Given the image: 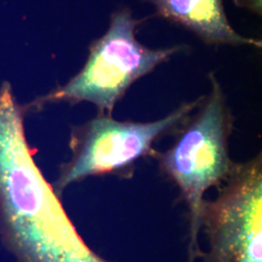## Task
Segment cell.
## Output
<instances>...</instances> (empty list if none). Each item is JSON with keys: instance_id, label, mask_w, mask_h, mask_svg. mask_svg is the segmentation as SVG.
Returning <instances> with one entry per match:
<instances>
[{"instance_id": "5", "label": "cell", "mask_w": 262, "mask_h": 262, "mask_svg": "<svg viewBox=\"0 0 262 262\" xmlns=\"http://www.w3.org/2000/svg\"><path fill=\"white\" fill-rule=\"evenodd\" d=\"M215 198L206 199L202 229L209 262H262V156L235 162Z\"/></svg>"}, {"instance_id": "4", "label": "cell", "mask_w": 262, "mask_h": 262, "mask_svg": "<svg viewBox=\"0 0 262 262\" xmlns=\"http://www.w3.org/2000/svg\"><path fill=\"white\" fill-rule=\"evenodd\" d=\"M202 99L203 95L184 102L165 117L150 122H122L97 114L71 134L72 156L62 166L54 187L57 196L68 186L89 177L131 178L136 162L145 157L152 158L157 151L155 144L176 134Z\"/></svg>"}, {"instance_id": "7", "label": "cell", "mask_w": 262, "mask_h": 262, "mask_svg": "<svg viewBox=\"0 0 262 262\" xmlns=\"http://www.w3.org/2000/svg\"><path fill=\"white\" fill-rule=\"evenodd\" d=\"M235 4L241 8L251 10L255 14L261 15V0H233Z\"/></svg>"}, {"instance_id": "1", "label": "cell", "mask_w": 262, "mask_h": 262, "mask_svg": "<svg viewBox=\"0 0 262 262\" xmlns=\"http://www.w3.org/2000/svg\"><path fill=\"white\" fill-rule=\"evenodd\" d=\"M0 221L25 262H110L84 244L36 166L9 85L0 91Z\"/></svg>"}, {"instance_id": "6", "label": "cell", "mask_w": 262, "mask_h": 262, "mask_svg": "<svg viewBox=\"0 0 262 262\" xmlns=\"http://www.w3.org/2000/svg\"><path fill=\"white\" fill-rule=\"evenodd\" d=\"M157 14L193 32L207 44L262 47L260 40L238 33L226 17L224 0H143Z\"/></svg>"}, {"instance_id": "3", "label": "cell", "mask_w": 262, "mask_h": 262, "mask_svg": "<svg viewBox=\"0 0 262 262\" xmlns=\"http://www.w3.org/2000/svg\"><path fill=\"white\" fill-rule=\"evenodd\" d=\"M140 23L128 8L114 12L107 31L92 45L83 69L63 86L43 97L42 102L84 101L94 105L99 115L112 116L131 84L186 48L146 47L136 38Z\"/></svg>"}, {"instance_id": "2", "label": "cell", "mask_w": 262, "mask_h": 262, "mask_svg": "<svg viewBox=\"0 0 262 262\" xmlns=\"http://www.w3.org/2000/svg\"><path fill=\"white\" fill-rule=\"evenodd\" d=\"M210 92L187 122L176 133L173 145L156 151L160 172L178 188L187 208L188 262L204 255L199 246L205 194L219 187L234 167L230 157V137L234 119L223 86L214 73L209 74Z\"/></svg>"}]
</instances>
